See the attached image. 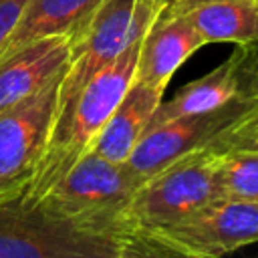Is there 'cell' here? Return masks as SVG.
Masks as SVG:
<instances>
[{
  "mask_svg": "<svg viewBox=\"0 0 258 258\" xmlns=\"http://www.w3.org/2000/svg\"><path fill=\"white\" fill-rule=\"evenodd\" d=\"M141 38L133 40L113 62L101 69L58 115L52 137L24 196L38 202L67 169L91 149L97 133L107 123L135 79Z\"/></svg>",
  "mask_w": 258,
  "mask_h": 258,
  "instance_id": "6da1fadb",
  "label": "cell"
},
{
  "mask_svg": "<svg viewBox=\"0 0 258 258\" xmlns=\"http://www.w3.org/2000/svg\"><path fill=\"white\" fill-rule=\"evenodd\" d=\"M137 187L139 179L127 163H115L87 151L38 202L85 230L127 242L133 258H137V246L127 224V208Z\"/></svg>",
  "mask_w": 258,
  "mask_h": 258,
  "instance_id": "7a4b0ae2",
  "label": "cell"
},
{
  "mask_svg": "<svg viewBox=\"0 0 258 258\" xmlns=\"http://www.w3.org/2000/svg\"><path fill=\"white\" fill-rule=\"evenodd\" d=\"M218 155L210 147L198 149L139 183L127 208L137 258H141L139 240L145 234L175 226L224 198Z\"/></svg>",
  "mask_w": 258,
  "mask_h": 258,
  "instance_id": "3957f363",
  "label": "cell"
},
{
  "mask_svg": "<svg viewBox=\"0 0 258 258\" xmlns=\"http://www.w3.org/2000/svg\"><path fill=\"white\" fill-rule=\"evenodd\" d=\"M0 258H133V250L20 194L0 202Z\"/></svg>",
  "mask_w": 258,
  "mask_h": 258,
  "instance_id": "277c9868",
  "label": "cell"
},
{
  "mask_svg": "<svg viewBox=\"0 0 258 258\" xmlns=\"http://www.w3.org/2000/svg\"><path fill=\"white\" fill-rule=\"evenodd\" d=\"M256 113L258 95H248L214 111L181 115L151 125L145 129L125 163L141 183L171 161L198 149L210 147L224 151L238 127Z\"/></svg>",
  "mask_w": 258,
  "mask_h": 258,
  "instance_id": "5b68a950",
  "label": "cell"
},
{
  "mask_svg": "<svg viewBox=\"0 0 258 258\" xmlns=\"http://www.w3.org/2000/svg\"><path fill=\"white\" fill-rule=\"evenodd\" d=\"M258 242V202L222 198L183 222L145 234L139 254L218 258Z\"/></svg>",
  "mask_w": 258,
  "mask_h": 258,
  "instance_id": "8992f818",
  "label": "cell"
},
{
  "mask_svg": "<svg viewBox=\"0 0 258 258\" xmlns=\"http://www.w3.org/2000/svg\"><path fill=\"white\" fill-rule=\"evenodd\" d=\"M62 75L0 111V202L24 194L38 171L56 125Z\"/></svg>",
  "mask_w": 258,
  "mask_h": 258,
  "instance_id": "52a82bcc",
  "label": "cell"
},
{
  "mask_svg": "<svg viewBox=\"0 0 258 258\" xmlns=\"http://www.w3.org/2000/svg\"><path fill=\"white\" fill-rule=\"evenodd\" d=\"M155 18L137 0H103L87 24L73 36V52L58 91V115L87 81L113 62L133 40L141 38Z\"/></svg>",
  "mask_w": 258,
  "mask_h": 258,
  "instance_id": "ba28073f",
  "label": "cell"
},
{
  "mask_svg": "<svg viewBox=\"0 0 258 258\" xmlns=\"http://www.w3.org/2000/svg\"><path fill=\"white\" fill-rule=\"evenodd\" d=\"M248 95H258V42L240 44L222 64L183 85L169 101H161L149 127L181 115L214 111Z\"/></svg>",
  "mask_w": 258,
  "mask_h": 258,
  "instance_id": "9c48e42d",
  "label": "cell"
},
{
  "mask_svg": "<svg viewBox=\"0 0 258 258\" xmlns=\"http://www.w3.org/2000/svg\"><path fill=\"white\" fill-rule=\"evenodd\" d=\"M73 52V34L36 38L0 60V111L60 77Z\"/></svg>",
  "mask_w": 258,
  "mask_h": 258,
  "instance_id": "30bf717a",
  "label": "cell"
},
{
  "mask_svg": "<svg viewBox=\"0 0 258 258\" xmlns=\"http://www.w3.org/2000/svg\"><path fill=\"white\" fill-rule=\"evenodd\" d=\"M202 46L206 40L185 16L161 12L141 36L135 81L165 91L175 71Z\"/></svg>",
  "mask_w": 258,
  "mask_h": 258,
  "instance_id": "8fae6325",
  "label": "cell"
},
{
  "mask_svg": "<svg viewBox=\"0 0 258 258\" xmlns=\"http://www.w3.org/2000/svg\"><path fill=\"white\" fill-rule=\"evenodd\" d=\"M163 93L165 91L147 87L133 79L119 105L109 115L103 129L97 133L89 151H95L109 161L125 163L133 153L137 141L149 127L155 109L163 101Z\"/></svg>",
  "mask_w": 258,
  "mask_h": 258,
  "instance_id": "7c38bea8",
  "label": "cell"
},
{
  "mask_svg": "<svg viewBox=\"0 0 258 258\" xmlns=\"http://www.w3.org/2000/svg\"><path fill=\"white\" fill-rule=\"evenodd\" d=\"M167 10L185 16L206 44L258 42V0H177Z\"/></svg>",
  "mask_w": 258,
  "mask_h": 258,
  "instance_id": "4fadbf2b",
  "label": "cell"
},
{
  "mask_svg": "<svg viewBox=\"0 0 258 258\" xmlns=\"http://www.w3.org/2000/svg\"><path fill=\"white\" fill-rule=\"evenodd\" d=\"M103 0H28L18 24L0 46V60L16 48L48 36L73 34L81 30Z\"/></svg>",
  "mask_w": 258,
  "mask_h": 258,
  "instance_id": "5bb4252c",
  "label": "cell"
},
{
  "mask_svg": "<svg viewBox=\"0 0 258 258\" xmlns=\"http://www.w3.org/2000/svg\"><path fill=\"white\" fill-rule=\"evenodd\" d=\"M218 153L224 198L258 202V151L234 147Z\"/></svg>",
  "mask_w": 258,
  "mask_h": 258,
  "instance_id": "9a60e30c",
  "label": "cell"
},
{
  "mask_svg": "<svg viewBox=\"0 0 258 258\" xmlns=\"http://www.w3.org/2000/svg\"><path fill=\"white\" fill-rule=\"evenodd\" d=\"M28 0H0V46L18 24Z\"/></svg>",
  "mask_w": 258,
  "mask_h": 258,
  "instance_id": "2e32d148",
  "label": "cell"
},
{
  "mask_svg": "<svg viewBox=\"0 0 258 258\" xmlns=\"http://www.w3.org/2000/svg\"><path fill=\"white\" fill-rule=\"evenodd\" d=\"M234 147H244V149L258 151V113L252 115L248 121H244L240 125V129L228 139L226 149H234Z\"/></svg>",
  "mask_w": 258,
  "mask_h": 258,
  "instance_id": "e0dca14e",
  "label": "cell"
},
{
  "mask_svg": "<svg viewBox=\"0 0 258 258\" xmlns=\"http://www.w3.org/2000/svg\"><path fill=\"white\" fill-rule=\"evenodd\" d=\"M177 0H137V4L145 10H149L153 16H159L163 10H167L171 4H175Z\"/></svg>",
  "mask_w": 258,
  "mask_h": 258,
  "instance_id": "ac0fdd59",
  "label": "cell"
}]
</instances>
